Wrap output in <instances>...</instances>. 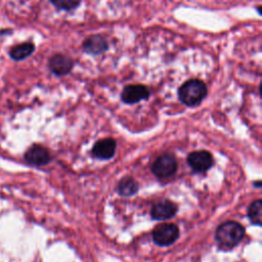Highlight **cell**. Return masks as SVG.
<instances>
[{
    "label": "cell",
    "instance_id": "6da1fadb",
    "mask_svg": "<svg viewBox=\"0 0 262 262\" xmlns=\"http://www.w3.org/2000/svg\"><path fill=\"white\" fill-rule=\"evenodd\" d=\"M244 235L245 228L243 225L235 221H227L219 225L215 237L222 248L231 249L243 239Z\"/></svg>",
    "mask_w": 262,
    "mask_h": 262
},
{
    "label": "cell",
    "instance_id": "7a4b0ae2",
    "mask_svg": "<svg viewBox=\"0 0 262 262\" xmlns=\"http://www.w3.org/2000/svg\"><path fill=\"white\" fill-rule=\"evenodd\" d=\"M207 95L206 84L198 79H191L183 83L178 89L179 100L188 106L199 104Z\"/></svg>",
    "mask_w": 262,
    "mask_h": 262
},
{
    "label": "cell",
    "instance_id": "3957f363",
    "mask_svg": "<svg viewBox=\"0 0 262 262\" xmlns=\"http://www.w3.org/2000/svg\"><path fill=\"white\" fill-rule=\"evenodd\" d=\"M177 170L176 159L169 154L158 157L151 165V171L160 179L169 178L175 174Z\"/></svg>",
    "mask_w": 262,
    "mask_h": 262
},
{
    "label": "cell",
    "instance_id": "277c9868",
    "mask_svg": "<svg viewBox=\"0 0 262 262\" xmlns=\"http://www.w3.org/2000/svg\"><path fill=\"white\" fill-rule=\"evenodd\" d=\"M179 236V229L175 224L163 223L158 225L152 231L154 242L162 247L172 245Z\"/></svg>",
    "mask_w": 262,
    "mask_h": 262
},
{
    "label": "cell",
    "instance_id": "5b68a950",
    "mask_svg": "<svg viewBox=\"0 0 262 262\" xmlns=\"http://www.w3.org/2000/svg\"><path fill=\"white\" fill-rule=\"evenodd\" d=\"M187 163L194 172L203 173L211 168L213 165V158L207 150H195L188 155Z\"/></svg>",
    "mask_w": 262,
    "mask_h": 262
},
{
    "label": "cell",
    "instance_id": "8992f818",
    "mask_svg": "<svg viewBox=\"0 0 262 262\" xmlns=\"http://www.w3.org/2000/svg\"><path fill=\"white\" fill-rule=\"evenodd\" d=\"M74 67V61L71 57L57 53L52 55L48 60V68L56 76L68 75Z\"/></svg>",
    "mask_w": 262,
    "mask_h": 262
},
{
    "label": "cell",
    "instance_id": "52a82bcc",
    "mask_svg": "<svg viewBox=\"0 0 262 262\" xmlns=\"http://www.w3.org/2000/svg\"><path fill=\"white\" fill-rule=\"evenodd\" d=\"M149 96V90L144 85H127L121 94V98L125 103L131 104L146 99Z\"/></svg>",
    "mask_w": 262,
    "mask_h": 262
},
{
    "label": "cell",
    "instance_id": "ba28073f",
    "mask_svg": "<svg viewBox=\"0 0 262 262\" xmlns=\"http://www.w3.org/2000/svg\"><path fill=\"white\" fill-rule=\"evenodd\" d=\"M25 159L31 165L43 166L50 162L51 157H50L49 151L45 147L36 144V145L31 146L26 151Z\"/></svg>",
    "mask_w": 262,
    "mask_h": 262
},
{
    "label": "cell",
    "instance_id": "9c48e42d",
    "mask_svg": "<svg viewBox=\"0 0 262 262\" xmlns=\"http://www.w3.org/2000/svg\"><path fill=\"white\" fill-rule=\"evenodd\" d=\"M108 48L106 40L100 35H91L85 39L82 45L84 52L92 55H98L105 52Z\"/></svg>",
    "mask_w": 262,
    "mask_h": 262
},
{
    "label": "cell",
    "instance_id": "30bf717a",
    "mask_svg": "<svg viewBox=\"0 0 262 262\" xmlns=\"http://www.w3.org/2000/svg\"><path fill=\"white\" fill-rule=\"evenodd\" d=\"M177 213V206L170 201H161L155 204L150 210V215L156 220L172 218Z\"/></svg>",
    "mask_w": 262,
    "mask_h": 262
},
{
    "label": "cell",
    "instance_id": "8fae6325",
    "mask_svg": "<svg viewBox=\"0 0 262 262\" xmlns=\"http://www.w3.org/2000/svg\"><path fill=\"white\" fill-rule=\"evenodd\" d=\"M116 150V141L112 138H104L98 140L93 148L92 154L95 158L101 160H108L115 155Z\"/></svg>",
    "mask_w": 262,
    "mask_h": 262
},
{
    "label": "cell",
    "instance_id": "7c38bea8",
    "mask_svg": "<svg viewBox=\"0 0 262 262\" xmlns=\"http://www.w3.org/2000/svg\"><path fill=\"white\" fill-rule=\"evenodd\" d=\"M35 50V45L31 42L16 45L10 50V57L14 60H21L30 56Z\"/></svg>",
    "mask_w": 262,
    "mask_h": 262
},
{
    "label": "cell",
    "instance_id": "4fadbf2b",
    "mask_svg": "<svg viewBox=\"0 0 262 262\" xmlns=\"http://www.w3.org/2000/svg\"><path fill=\"white\" fill-rule=\"evenodd\" d=\"M138 190L137 183L131 177L123 178L118 185V191L123 196H130L136 193Z\"/></svg>",
    "mask_w": 262,
    "mask_h": 262
},
{
    "label": "cell",
    "instance_id": "5bb4252c",
    "mask_svg": "<svg viewBox=\"0 0 262 262\" xmlns=\"http://www.w3.org/2000/svg\"><path fill=\"white\" fill-rule=\"evenodd\" d=\"M248 216L250 221L255 225H261L262 223V201L256 200L254 201L249 209H248Z\"/></svg>",
    "mask_w": 262,
    "mask_h": 262
},
{
    "label": "cell",
    "instance_id": "9a60e30c",
    "mask_svg": "<svg viewBox=\"0 0 262 262\" xmlns=\"http://www.w3.org/2000/svg\"><path fill=\"white\" fill-rule=\"evenodd\" d=\"M50 2L60 10L71 11L80 5L81 0H50Z\"/></svg>",
    "mask_w": 262,
    "mask_h": 262
}]
</instances>
